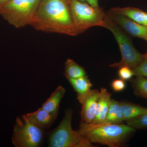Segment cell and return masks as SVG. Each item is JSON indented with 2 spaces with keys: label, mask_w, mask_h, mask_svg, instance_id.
Listing matches in <instances>:
<instances>
[{
  "label": "cell",
  "mask_w": 147,
  "mask_h": 147,
  "mask_svg": "<svg viewBox=\"0 0 147 147\" xmlns=\"http://www.w3.org/2000/svg\"><path fill=\"white\" fill-rule=\"evenodd\" d=\"M112 94L105 88H101L98 100L95 118L92 123H103L109 109Z\"/></svg>",
  "instance_id": "obj_11"
},
{
  "label": "cell",
  "mask_w": 147,
  "mask_h": 147,
  "mask_svg": "<svg viewBox=\"0 0 147 147\" xmlns=\"http://www.w3.org/2000/svg\"><path fill=\"white\" fill-rule=\"evenodd\" d=\"M64 74L67 79H77L87 75L84 67L69 59H67L65 63Z\"/></svg>",
  "instance_id": "obj_17"
},
{
  "label": "cell",
  "mask_w": 147,
  "mask_h": 147,
  "mask_svg": "<svg viewBox=\"0 0 147 147\" xmlns=\"http://www.w3.org/2000/svg\"><path fill=\"white\" fill-rule=\"evenodd\" d=\"M104 28L113 33L121 54V60L110 65V67L119 68L122 67L127 66L132 69L139 65L144 59L143 55L135 49L131 38L113 20L109 12L106 13Z\"/></svg>",
  "instance_id": "obj_4"
},
{
  "label": "cell",
  "mask_w": 147,
  "mask_h": 147,
  "mask_svg": "<svg viewBox=\"0 0 147 147\" xmlns=\"http://www.w3.org/2000/svg\"><path fill=\"white\" fill-rule=\"evenodd\" d=\"M67 1H68L69 3L71 0H67Z\"/></svg>",
  "instance_id": "obj_27"
},
{
  "label": "cell",
  "mask_w": 147,
  "mask_h": 147,
  "mask_svg": "<svg viewBox=\"0 0 147 147\" xmlns=\"http://www.w3.org/2000/svg\"><path fill=\"white\" fill-rule=\"evenodd\" d=\"M79 132L92 143L118 147L124 143L135 129L121 124L87 123L81 122Z\"/></svg>",
  "instance_id": "obj_2"
},
{
  "label": "cell",
  "mask_w": 147,
  "mask_h": 147,
  "mask_svg": "<svg viewBox=\"0 0 147 147\" xmlns=\"http://www.w3.org/2000/svg\"><path fill=\"white\" fill-rule=\"evenodd\" d=\"M10 0H0V7Z\"/></svg>",
  "instance_id": "obj_24"
},
{
  "label": "cell",
  "mask_w": 147,
  "mask_h": 147,
  "mask_svg": "<svg viewBox=\"0 0 147 147\" xmlns=\"http://www.w3.org/2000/svg\"></svg>",
  "instance_id": "obj_28"
},
{
  "label": "cell",
  "mask_w": 147,
  "mask_h": 147,
  "mask_svg": "<svg viewBox=\"0 0 147 147\" xmlns=\"http://www.w3.org/2000/svg\"><path fill=\"white\" fill-rule=\"evenodd\" d=\"M65 93V89L62 86H59L50 97L42 104L41 108L49 113L59 114L60 104Z\"/></svg>",
  "instance_id": "obj_14"
},
{
  "label": "cell",
  "mask_w": 147,
  "mask_h": 147,
  "mask_svg": "<svg viewBox=\"0 0 147 147\" xmlns=\"http://www.w3.org/2000/svg\"><path fill=\"white\" fill-rule=\"evenodd\" d=\"M42 0H10L0 7V15L16 28L30 26Z\"/></svg>",
  "instance_id": "obj_5"
},
{
  "label": "cell",
  "mask_w": 147,
  "mask_h": 147,
  "mask_svg": "<svg viewBox=\"0 0 147 147\" xmlns=\"http://www.w3.org/2000/svg\"><path fill=\"white\" fill-rule=\"evenodd\" d=\"M120 105L124 121L132 120L147 113V108L128 102H120Z\"/></svg>",
  "instance_id": "obj_15"
},
{
  "label": "cell",
  "mask_w": 147,
  "mask_h": 147,
  "mask_svg": "<svg viewBox=\"0 0 147 147\" xmlns=\"http://www.w3.org/2000/svg\"><path fill=\"white\" fill-rule=\"evenodd\" d=\"M109 11L125 16L139 24L147 26L146 12L142 9L133 7H117L111 8Z\"/></svg>",
  "instance_id": "obj_13"
},
{
  "label": "cell",
  "mask_w": 147,
  "mask_h": 147,
  "mask_svg": "<svg viewBox=\"0 0 147 147\" xmlns=\"http://www.w3.org/2000/svg\"><path fill=\"white\" fill-rule=\"evenodd\" d=\"M114 21L125 32L135 37L147 40V26L139 24L130 18L109 12Z\"/></svg>",
  "instance_id": "obj_8"
},
{
  "label": "cell",
  "mask_w": 147,
  "mask_h": 147,
  "mask_svg": "<svg viewBox=\"0 0 147 147\" xmlns=\"http://www.w3.org/2000/svg\"><path fill=\"white\" fill-rule=\"evenodd\" d=\"M82 2H85L89 4L92 6L98 7V0H78Z\"/></svg>",
  "instance_id": "obj_23"
},
{
  "label": "cell",
  "mask_w": 147,
  "mask_h": 147,
  "mask_svg": "<svg viewBox=\"0 0 147 147\" xmlns=\"http://www.w3.org/2000/svg\"><path fill=\"white\" fill-rule=\"evenodd\" d=\"M143 57H144V59H147V53L146 54H144V55H143Z\"/></svg>",
  "instance_id": "obj_25"
},
{
  "label": "cell",
  "mask_w": 147,
  "mask_h": 147,
  "mask_svg": "<svg viewBox=\"0 0 147 147\" xmlns=\"http://www.w3.org/2000/svg\"><path fill=\"white\" fill-rule=\"evenodd\" d=\"M26 115L32 122L44 129L49 128L53 124L58 114L49 113L40 108L35 112L27 113Z\"/></svg>",
  "instance_id": "obj_10"
},
{
  "label": "cell",
  "mask_w": 147,
  "mask_h": 147,
  "mask_svg": "<svg viewBox=\"0 0 147 147\" xmlns=\"http://www.w3.org/2000/svg\"><path fill=\"white\" fill-rule=\"evenodd\" d=\"M30 26L45 32L78 35L67 0H42Z\"/></svg>",
  "instance_id": "obj_1"
},
{
  "label": "cell",
  "mask_w": 147,
  "mask_h": 147,
  "mask_svg": "<svg viewBox=\"0 0 147 147\" xmlns=\"http://www.w3.org/2000/svg\"><path fill=\"white\" fill-rule=\"evenodd\" d=\"M44 130L30 120L26 114L16 117L11 141L15 147H38L42 144Z\"/></svg>",
  "instance_id": "obj_7"
},
{
  "label": "cell",
  "mask_w": 147,
  "mask_h": 147,
  "mask_svg": "<svg viewBox=\"0 0 147 147\" xmlns=\"http://www.w3.org/2000/svg\"><path fill=\"white\" fill-rule=\"evenodd\" d=\"M71 17L78 34L94 26L104 27L106 13L100 7L92 6L78 0L69 3Z\"/></svg>",
  "instance_id": "obj_6"
},
{
  "label": "cell",
  "mask_w": 147,
  "mask_h": 147,
  "mask_svg": "<svg viewBox=\"0 0 147 147\" xmlns=\"http://www.w3.org/2000/svg\"><path fill=\"white\" fill-rule=\"evenodd\" d=\"M111 86L115 91L120 92L125 88L126 84L124 80L121 79H117L114 80L112 82Z\"/></svg>",
  "instance_id": "obj_22"
},
{
  "label": "cell",
  "mask_w": 147,
  "mask_h": 147,
  "mask_svg": "<svg viewBox=\"0 0 147 147\" xmlns=\"http://www.w3.org/2000/svg\"><path fill=\"white\" fill-rule=\"evenodd\" d=\"M119 75L124 81L129 80L132 78L134 74L131 69L127 66H123L119 68Z\"/></svg>",
  "instance_id": "obj_21"
},
{
  "label": "cell",
  "mask_w": 147,
  "mask_h": 147,
  "mask_svg": "<svg viewBox=\"0 0 147 147\" xmlns=\"http://www.w3.org/2000/svg\"><path fill=\"white\" fill-rule=\"evenodd\" d=\"M77 93V99L81 104H83L91 91L92 85L88 76L77 79H67Z\"/></svg>",
  "instance_id": "obj_12"
},
{
  "label": "cell",
  "mask_w": 147,
  "mask_h": 147,
  "mask_svg": "<svg viewBox=\"0 0 147 147\" xmlns=\"http://www.w3.org/2000/svg\"><path fill=\"white\" fill-rule=\"evenodd\" d=\"M127 125L135 129L147 128V113L132 120L127 121Z\"/></svg>",
  "instance_id": "obj_19"
},
{
  "label": "cell",
  "mask_w": 147,
  "mask_h": 147,
  "mask_svg": "<svg viewBox=\"0 0 147 147\" xmlns=\"http://www.w3.org/2000/svg\"><path fill=\"white\" fill-rule=\"evenodd\" d=\"M73 110H66L63 119L56 128L51 131L48 139L49 147H94L89 139L71 126Z\"/></svg>",
  "instance_id": "obj_3"
},
{
  "label": "cell",
  "mask_w": 147,
  "mask_h": 147,
  "mask_svg": "<svg viewBox=\"0 0 147 147\" xmlns=\"http://www.w3.org/2000/svg\"><path fill=\"white\" fill-rule=\"evenodd\" d=\"M99 91L92 90L84 103L81 112V122L87 123H93L95 118Z\"/></svg>",
  "instance_id": "obj_9"
},
{
  "label": "cell",
  "mask_w": 147,
  "mask_h": 147,
  "mask_svg": "<svg viewBox=\"0 0 147 147\" xmlns=\"http://www.w3.org/2000/svg\"><path fill=\"white\" fill-rule=\"evenodd\" d=\"M134 94L137 97L147 99V78L137 76L131 81Z\"/></svg>",
  "instance_id": "obj_18"
},
{
  "label": "cell",
  "mask_w": 147,
  "mask_h": 147,
  "mask_svg": "<svg viewBox=\"0 0 147 147\" xmlns=\"http://www.w3.org/2000/svg\"><path fill=\"white\" fill-rule=\"evenodd\" d=\"M132 70L136 77L142 76L147 78V59H144L142 62Z\"/></svg>",
  "instance_id": "obj_20"
},
{
  "label": "cell",
  "mask_w": 147,
  "mask_h": 147,
  "mask_svg": "<svg viewBox=\"0 0 147 147\" xmlns=\"http://www.w3.org/2000/svg\"><path fill=\"white\" fill-rule=\"evenodd\" d=\"M146 18L147 24V12H146Z\"/></svg>",
  "instance_id": "obj_26"
},
{
  "label": "cell",
  "mask_w": 147,
  "mask_h": 147,
  "mask_svg": "<svg viewBox=\"0 0 147 147\" xmlns=\"http://www.w3.org/2000/svg\"><path fill=\"white\" fill-rule=\"evenodd\" d=\"M124 121L121 109L120 102L111 98L105 123L120 124Z\"/></svg>",
  "instance_id": "obj_16"
}]
</instances>
